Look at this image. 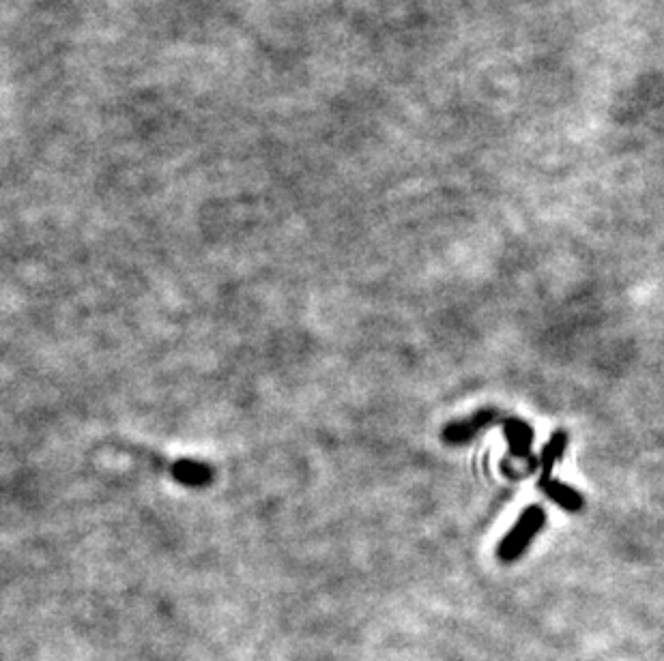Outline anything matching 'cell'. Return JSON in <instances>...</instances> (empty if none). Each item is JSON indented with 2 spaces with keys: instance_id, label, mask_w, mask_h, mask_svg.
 Segmentation results:
<instances>
[{
  "instance_id": "1",
  "label": "cell",
  "mask_w": 664,
  "mask_h": 661,
  "mask_svg": "<svg viewBox=\"0 0 664 661\" xmlns=\"http://www.w3.org/2000/svg\"><path fill=\"white\" fill-rule=\"evenodd\" d=\"M546 524V511L540 505L527 507L518 522L510 528V533L505 535L497 548V556L503 563H514L523 556V552L529 548L533 541Z\"/></svg>"
},
{
  "instance_id": "2",
  "label": "cell",
  "mask_w": 664,
  "mask_h": 661,
  "mask_svg": "<svg viewBox=\"0 0 664 661\" xmlns=\"http://www.w3.org/2000/svg\"><path fill=\"white\" fill-rule=\"evenodd\" d=\"M132 453H138L140 458L147 460L155 470H162L172 481L181 483L185 488H205L213 481L215 468L205 462H196V460H168L160 453L153 451H142V449H132Z\"/></svg>"
},
{
  "instance_id": "3",
  "label": "cell",
  "mask_w": 664,
  "mask_h": 661,
  "mask_svg": "<svg viewBox=\"0 0 664 661\" xmlns=\"http://www.w3.org/2000/svg\"><path fill=\"white\" fill-rule=\"evenodd\" d=\"M501 421L499 419V413L493 408H484V410H478V413L471 415L469 419H463V421H454L450 425H445L443 428V443L447 445H467L471 443V440L478 436L482 430L490 428V425Z\"/></svg>"
},
{
  "instance_id": "4",
  "label": "cell",
  "mask_w": 664,
  "mask_h": 661,
  "mask_svg": "<svg viewBox=\"0 0 664 661\" xmlns=\"http://www.w3.org/2000/svg\"><path fill=\"white\" fill-rule=\"evenodd\" d=\"M503 423V434L508 438V445H510V455L512 458L518 460H525L529 464V468H536L538 462L533 458V430L523 419H516V417H505L501 419Z\"/></svg>"
},
{
  "instance_id": "5",
  "label": "cell",
  "mask_w": 664,
  "mask_h": 661,
  "mask_svg": "<svg viewBox=\"0 0 664 661\" xmlns=\"http://www.w3.org/2000/svg\"><path fill=\"white\" fill-rule=\"evenodd\" d=\"M538 488H540V492L544 496L551 498V501L555 505H559L561 509H566L568 513H579L585 507L583 494H579L574 488L566 486V483H561L557 479L546 481V483H542V486H538Z\"/></svg>"
},
{
  "instance_id": "6",
  "label": "cell",
  "mask_w": 664,
  "mask_h": 661,
  "mask_svg": "<svg viewBox=\"0 0 664 661\" xmlns=\"http://www.w3.org/2000/svg\"><path fill=\"white\" fill-rule=\"evenodd\" d=\"M566 447H568V434L566 432H555L553 438L548 440V443L544 445L542 453H540V481H538V486H542V483L546 481H551V473H553V468L555 464L564 458V453H566Z\"/></svg>"
}]
</instances>
